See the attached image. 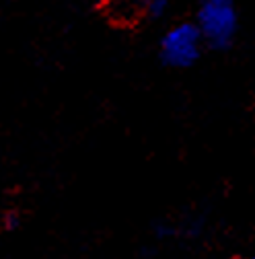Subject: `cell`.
<instances>
[{"mask_svg":"<svg viewBox=\"0 0 255 259\" xmlns=\"http://www.w3.org/2000/svg\"><path fill=\"white\" fill-rule=\"evenodd\" d=\"M208 48L227 50L239 33V9L235 0H200L196 21Z\"/></svg>","mask_w":255,"mask_h":259,"instance_id":"6da1fadb","label":"cell"},{"mask_svg":"<svg viewBox=\"0 0 255 259\" xmlns=\"http://www.w3.org/2000/svg\"><path fill=\"white\" fill-rule=\"evenodd\" d=\"M204 48L206 41L198 25L194 21H181L171 25L163 33L158 41V58L169 68L185 70L202 58Z\"/></svg>","mask_w":255,"mask_h":259,"instance_id":"7a4b0ae2","label":"cell"},{"mask_svg":"<svg viewBox=\"0 0 255 259\" xmlns=\"http://www.w3.org/2000/svg\"><path fill=\"white\" fill-rule=\"evenodd\" d=\"M142 9V15L150 19H161L167 9H169V0H136Z\"/></svg>","mask_w":255,"mask_h":259,"instance_id":"3957f363","label":"cell"},{"mask_svg":"<svg viewBox=\"0 0 255 259\" xmlns=\"http://www.w3.org/2000/svg\"><path fill=\"white\" fill-rule=\"evenodd\" d=\"M249 259H255V255H251V257H249Z\"/></svg>","mask_w":255,"mask_h":259,"instance_id":"277c9868","label":"cell"}]
</instances>
